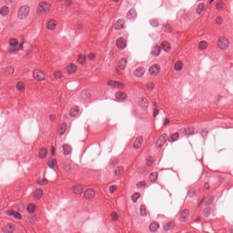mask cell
Listing matches in <instances>:
<instances>
[{
  "mask_svg": "<svg viewBox=\"0 0 233 233\" xmlns=\"http://www.w3.org/2000/svg\"><path fill=\"white\" fill-rule=\"evenodd\" d=\"M48 164V165L50 166V167H51V168H54V166L56 165V162L55 159H51L49 161Z\"/></svg>",
  "mask_w": 233,
  "mask_h": 233,
  "instance_id": "obj_48",
  "label": "cell"
},
{
  "mask_svg": "<svg viewBox=\"0 0 233 233\" xmlns=\"http://www.w3.org/2000/svg\"><path fill=\"white\" fill-rule=\"evenodd\" d=\"M73 190L75 194H81L83 191V188L81 185H76L73 187Z\"/></svg>",
  "mask_w": 233,
  "mask_h": 233,
  "instance_id": "obj_28",
  "label": "cell"
},
{
  "mask_svg": "<svg viewBox=\"0 0 233 233\" xmlns=\"http://www.w3.org/2000/svg\"><path fill=\"white\" fill-rule=\"evenodd\" d=\"M175 226V223L173 221H171L167 223L163 227V229L165 231H168L173 229Z\"/></svg>",
  "mask_w": 233,
  "mask_h": 233,
  "instance_id": "obj_27",
  "label": "cell"
},
{
  "mask_svg": "<svg viewBox=\"0 0 233 233\" xmlns=\"http://www.w3.org/2000/svg\"><path fill=\"white\" fill-rule=\"evenodd\" d=\"M107 84L109 85V86L115 87H124V84L122 83L119 82H117V81H109L108 82Z\"/></svg>",
  "mask_w": 233,
  "mask_h": 233,
  "instance_id": "obj_9",
  "label": "cell"
},
{
  "mask_svg": "<svg viewBox=\"0 0 233 233\" xmlns=\"http://www.w3.org/2000/svg\"><path fill=\"white\" fill-rule=\"evenodd\" d=\"M9 43L11 46L13 47H16V46L17 45V44L18 43V42L16 39L12 38L9 40Z\"/></svg>",
  "mask_w": 233,
  "mask_h": 233,
  "instance_id": "obj_46",
  "label": "cell"
},
{
  "mask_svg": "<svg viewBox=\"0 0 233 233\" xmlns=\"http://www.w3.org/2000/svg\"><path fill=\"white\" fill-rule=\"evenodd\" d=\"M47 153V148H43L40 150V152L39 153V156L40 158L43 159L46 158Z\"/></svg>",
  "mask_w": 233,
  "mask_h": 233,
  "instance_id": "obj_26",
  "label": "cell"
},
{
  "mask_svg": "<svg viewBox=\"0 0 233 233\" xmlns=\"http://www.w3.org/2000/svg\"><path fill=\"white\" fill-rule=\"evenodd\" d=\"M189 210L187 209H184L182 210L180 214V218L182 219H185L188 216L189 214Z\"/></svg>",
  "mask_w": 233,
  "mask_h": 233,
  "instance_id": "obj_34",
  "label": "cell"
},
{
  "mask_svg": "<svg viewBox=\"0 0 233 233\" xmlns=\"http://www.w3.org/2000/svg\"><path fill=\"white\" fill-rule=\"evenodd\" d=\"M145 73V69L143 67H139L134 72V75L137 77H141Z\"/></svg>",
  "mask_w": 233,
  "mask_h": 233,
  "instance_id": "obj_15",
  "label": "cell"
},
{
  "mask_svg": "<svg viewBox=\"0 0 233 233\" xmlns=\"http://www.w3.org/2000/svg\"><path fill=\"white\" fill-rule=\"evenodd\" d=\"M79 112V109L78 106H75L73 107L69 112V115L72 117H74L77 116Z\"/></svg>",
  "mask_w": 233,
  "mask_h": 233,
  "instance_id": "obj_11",
  "label": "cell"
},
{
  "mask_svg": "<svg viewBox=\"0 0 233 233\" xmlns=\"http://www.w3.org/2000/svg\"><path fill=\"white\" fill-rule=\"evenodd\" d=\"M95 57H96V55H95L94 53H90L88 56V58H89V59H90V60H94L95 58Z\"/></svg>",
  "mask_w": 233,
  "mask_h": 233,
  "instance_id": "obj_56",
  "label": "cell"
},
{
  "mask_svg": "<svg viewBox=\"0 0 233 233\" xmlns=\"http://www.w3.org/2000/svg\"><path fill=\"white\" fill-rule=\"evenodd\" d=\"M204 8H205V5L204 3L200 4L197 7V13L199 14H201L204 11Z\"/></svg>",
  "mask_w": 233,
  "mask_h": 233,
  "instance_id": "obj_39",
  "label": "cell"
},
{
  "mask_svg": "<svg viewBox=\"0 0 233 233\" xmlns=\"http://www.w3.org/2000/svg\"><path fill=\"white\" fill-rule=\"evenodd\" d=\"M208 47V44L205 41H202L198 44V48L202 50L205 49Z\"/></svg>",
  "mask_w": 233,
  "mask_h": 233,
  "instance_id": "obj_37",
  "label": "cell"
},
{
  "mask_svg": "<svg viewBox=\"0 0 233 233\" xmlns=\"http://www.w3.org/2000/svg\"><path fill=\"white\" fill-rule=\"evenodd\" d=\"M124 171V167L122 166H119L116 168L114 171V174L116 175H121Z\"/></svg>",
  "mask_w": 233,
  "mask_h": 233,
  "instance_id": "obj_40",
  "label": "cell"
},
{
  "mask_svg": "<svg viewBox=\"0 0 233 233\" xmlns=\"http://www.w3.org/2000/svg\"><path fill=\"white\" fill-rule=\"evenodd\" d=\"M159 227V224L157 222H154L150 224L149 227V229L151 232H155L158 229Z\"/></svg>",
  "mask_w": 233,
  "mask_h": 233,
  "instance_id": "obj_22",
  "label": "cell"
},
{
  "mask_svg": "<svg viewBox=\"0 0 233 233\" xmlns=\"http://www.w3.org/2000/svg\"><path fill=\"white\" fill-rule=\"evenodd\" d=\"M58 1H62V0H58Z\"/></svg>",
  "mask_w": 233,
  "mask_h": 233,
  "instance_id": "obj_64",
  "label": "cell"
},
{
  "mask_svg": "<svg viewBox=\"0 0 233 233\" xmlns=\"http://www.w3.org/2000/svg\"><path fill=\"white\" fill-rule=\"evenodd\" d=\"M51 152L53 155H54L55 154V148L54 147H52L51 148Z\"/></svg>",
  "mask_w": 233,
  "mask_h": 233,
  "instance_id": "obj_62",
  "label": "cell"
},
{
  "mask_svg": "<svg viewBox=\"0 0 233 233\" xmlns=\"http://www.w3.org/2000/svg\"><path fill=\"white\" fill-rule=\"evenodd\" d=\"M7 214L9 215H12L16 219H21L22 218V216L20 213L18 212H16L13 210H9L7 211Z\"/></svg>",
  "mask_w": 233,
  "mask_h": 233,
  "instance_id": "obj_24",
  "label": "cell"
},
{
  "mask_svg": "<svg viewBox=\"0 0 233 233\" xmlns=\"http://www.w3.org/2000/svg\"><path fill=\"white\" fill-rule=\"evenodd\" d=\"M55 118H56V116L54 115H51L50 116V119L51 121H54L55 120Z\"/></svg>",
  "mask_w": 233,
  "mask_h": 233,
  "instance_id": "obj_59",
  "label": "cell"
},
{
  "mask_svg": "<svg viewBox=\"0 0 233 233\" xmlns=\"http://www.w3.org/2000/svg\"><path fill=\"white\" fill-rule=\"evenodd\" d=\"M158 174L157 172H153L149 175V179L151 182L154 183L158 179Z\"/></svg>",
  "mask_w": 233,
  "mask_h": 233,
  "instance_id": "obj_31",
  "label": "cell"
},
{
  "mask_svg": "<svg viewBox=\"0 0 233 233\" xmlns=\"http://www.w3.org/2000/svg\"><path fill=\"white\" fill-rule=\"evenodd\" d=\"M113 1H114V2H116L118 1L119 0H113Z\"/></svg>",
  "mask_w": 233,
  "mask_h": 233,
  "instance_id": "obj_63",
  "label": "cell"
},
{
  "mask_svg": "<svg viewBox=\"0 0 233 233\" xmlns=\"http://www.w3.org/2000/svg\"><path fill=\"white\" fill-rule=\"evenodd\" d=\"M95 195V192L94 190L92 189H87L85 192V193L84 194V198L88 200H91L93 199Z\"/></svg>",
  "mask_w": 233,
  "mask_h": 233,
  "instance_id": "obj_7",
  "label": "cell"
},
{
  "mask_svg": "<svg viewBox=\"0 0 233 233\" xmlns=\"http://www.w3.org/2000/svg\"><path fill=\"white\" fill-rule=\"evenodd\" d=\"M116 186H115V185H112V186H111L110 187V188H109V191H110V193H114V192L116 191Z\"/></svg>",
  "mask_w": 233,
  "mask_h": 233,
  "instance_id": "obj_55",
  "label": "cell"
},
{
  "mask_svg": "<svg viewBox=\"0 0 233 233\" xmlns=\"http://www.w3.org/2000/svg\"><path fill=\"white\" fill-rule=\"evenodd\" d=\"M48 183V181L46 179H43L42 180H39L37 182V183L40 184V185H45L46 184H47Z\"/></svg>",
  "mask_w": 233,
  "mask_h": 233,
  "instance_id": "obj_54",
  "label": "cell"
},
{
  "mask_svg": "<svg viewBox=\"0 0 233 233\" xmlns=\"http://www.w3.org/2000/svg\"><path fill=\"white\" fill-rule=\"evenodd\" d=\"M50 5L46 2H41L37 8V12L39 14H42L47 12L50 9Z\"/></svg>",
  "mask_w": 233,
  "mask_h": 233,
  "instance_id": "obj_2",
  "label": "cell"
},
{
  "mask_svg": "<svg viewBox=\"0 0 233 233\" xmlns=\"http://www.w3.org/2000/svg\"><path fill=\"white\" fill-rule=\"evenodd\" d=\"M30 8L27 6H23L20 7L17 12V16L20 19L26 18L29 14Z\"/></svg>",
  "mask_w": 233,
  "mask_h": 233,
  "instance_id": "obj_1",
  "label": "cell"
},
{
  "mask_svg": "<svg viewBox=\"0 0 233 233\" xmlns=\"http://www.w3.org/2000/svg\"><path fill=\"white\" fill-rule=\"evenodd\" d=\"M183 63L181 61H178L176 62L175 65V69L177 71L181 70L183 67Z\"/></svg>",
  "mask_w": 233,
  "mask_h": 233,
  "instance_id": "obj_33",
  "label": "cell"
},
{
  "mask_svg": "<svg viewBox=\"0 0 233 233\" xmlns=\"http://www.w3.org/2000/svg\"><path fill=\"white\" fill-rule=\"evenodd\" d=\"M54 77L57 79H59L62 77V73L60 71H57L54 74Z\"/></svg>",
  "mask_w": 233,
  "mask_h": 233,
  "instance_id": "obj_51",
  "label": "cell"
},
{
  "mask_svg": "<svg viewBox=\"0 0 233 233\" xmlns=\"http://www.w3.org/2000/svg\"><path fill=\"white\" fill-rule=\"evenodd\" d=\"M78 61L81 64H83L86 62V58L83 55H80L78 57Z\"/></svg>",
  "mask_w": 233,
  "mask_h": 233,
  "instance_id": "obj_38",
  "label": "cell"
},
{
  "mask_svg": "<svg viewBox=\"0 0 233 233\" xmlns=\"http://www.w3.org/2000/svg\"><path fill=\"white\" fill-rule=\"evenodd\" d=\"M9 9L7 6H4L1 7L0 9V14L2 16H7L9 13Z\"/></svg>",
  "mask_w": 233,
  "mask_h": 233,
  "instance_id": "obj_30",
  "label": "cell"
},
{
  "mask_svg": "<svg viewBox=\"0 0 233 233\" xmlns=\"http://www.w3.org/2000/svg\"><path fill=\"white\" fill-rule=\"evenodd\" d=\"M161 48L165 51H169L171 48L170 44L167 41H164L161 43Z\"/></svg>",
  "mask_w": 233,
  "mask_h": 233,
  "instance_id": "obj_25",
  "label": "cell"
},
{
  "mask_svg": "<svg viewBox=\"0 0 233 233\" xmlns=\"http://www.w3.org/2000/svg\"><path fill=\"white\" fill-rule=\"evenodd\" d=\"M137 16V13L135 10L132 9L127 13V17L128 19L132 20L135 19Z\"/></svg>",
  "mask_w": 233,
  "mask_h": 233,
  "instance_id": "obj_18",
  "label": "cell"
},
{
  "mask_svg": "<svg viewBox=\"0 0 233 233\" xmlns=\"http://www.w3.org/2000/svg\"><path fill=\"white\" fill-rule=\"evenodd\" d=\"M127 64V60L124 58L120 59L118 62V65L119 68L121 70H124Z\"/></svg>",
  "mask_w": 233,
  "mask_h": 233,
  "instance_id": "obj_19",
  "label": "cell"
},
{
  "mask_svg": "<svg viewBox=\"0 0 233 233\" xmlns=\"http://www.w3.org/2000/svg\"><path fill=\"white\" fill-rule=\"evenodd\" d=\"M66 70L68 73L72 74L75 73L77 71V66L74 64H70L66 66Z\"/></svg>",
  "mask_w": 233,
  "mask_h": 233,
  "instance_id": "obj_10",
  "label": "cell"
},
{
  "mask_svg": "<svg viewBox=\"0 0 233 233\" xmlns=\"http://www.w3.org/2000/svg\"><path fill=\"white\" fill-rule=\"evenodd\" d=\"M154 159L152 157L148 156L146 160V164L148 166H151L153 164Z\"/></svg>",
  "mask_w": 233,
  "mask_h": 233,
  "instance_id": "obj_41",
  "label": "cell"
},
{
  "mask_svg": "<svg viewBox=\"0 0 233 233\" xmlns=\"http://www.w3.org/2000/svg\"><path fill=\"white\" fill-rule=\"evenodd\" d=\"M111 216L112 217V218L113 220L114 221H117V219H118V215L117 214V213L115 212H112L111 213Z\"/></svg>",
  "mask_w": 233,
  "mask_h": 233,
  "instance_id": "obj_47",
  "label": "cell"
},
{
  "mask_svg": "<svg viewBox=\"0 0 233 233\" xmlns=\"http://www.w3.org/2000/svg\"><path fill=\"white\" fill-rule=\"evenodd\" d=\"M210 213H211V210L209 207H206L203 210V214L206 217H208L210 215Z\"/></svg>",
  "mask_w": 233,
  "mask_h": 233,
  "instance_id": "obj_43",
  "label": "cell"
},
{
  "mask_svg": "<svg viewBox=\"0 0 233 233\" xmlns=\"http://www.w3.org/2000/svg\"><path fill=\"white\" fill-rule=\"evenodd\" d=\"M15 229L14 225L12 224H8L3 228L2 231L4 233H12L14 231Z\"/></svg>",
  "mask_w": 233,
  "mask_h": 233,
  "instance_id": "obj_12",
  "label": "cell"
},
{
  "mask_svg": "<svg viewBox=\"0 0 233 233\" xmlns=\"http://www.w3.org/2000/svg\"><path fill=\"white\" fill-rule=\"evenodd\" d=\"M125 24V21L124 19H119L116 21L115 24V28L116 30H120L124 28Z\"/></svg>",
  "mask_w": 233,
  "mask_h": 233,
  "instance_id": "obj_16",
  "label": "cell"
},
{
  "mask_svg": "<svg viewBox=\"0 0 233 233\" xmlns=\"http://www.w3.org/2000/svg\"><path fill=\"white\" fill-rule=\"evenodd\" d=\"M116 45L119 49H123L127 46V41L124 38L120 37L116 40Z\"/></svg>",
  "mask_w": 233,
  "mask_h": 233,
  "instance_id": "obj_6",
  "label": "cell"
},
{
  "mask_svg": "<svg viewBox=\"0 0 233 233\" xmlns=\"http://www.w3.org/2000/svg\"><path fill=\"white\" fill-rule=\"evenodd\" d=\"M204 188L207 189H210V186H209V183H206L205 184V185H204Z\"/></svg>",
  "mask_w": 233,
  "mask_h": 233,
  "instance_id": "obj_61",
  "label": "cell"
},
{
  "mask_svg": "<svg viewBox=\"0 0 233 233\" xmlns=\"http://www.w3.org/2000/svg\"><path fill=\"white\" fill-rule=\"evenodd\" d=\"M167 136L166 134H162L158 139L156 143V146L157 148L162 147L167 141Z\"/></svg>",
  "mask_w": 233,
  "mask_h": 233,
  "instance_id": "obj_4",
  "label": "cell"
},
{
  "mask_svg": "<svg viewBox=\"0 0 233 233\" xmlns=\"http://www.w3.org/2000/svg\"><path fill=\"white\" fill-rule=\"evenodd\" d=\"M140 214L143 216H145L147 215V212L145 207L144 205H141L140 207Z\"/></svg>",
  "mask_w": 233,
  "mask_h": 233,
  "instance_id": "obj_44",
  "label": "cell"
},
{
  "mask_svg": "<svg viewBox=\"0 0 233 233\" xmlns=\"http://www.w3.org/2000/svg\"><path fill=\"white\" fill-rule=\"evenodd\" d=\"M216 22L218 24H221L223 22V19L221 17L218 16L216 19Z\"/></svg>",
  "mask_w": 233,
  "mask_h": 233,
  "instance_id": "obj_57",
  "label": "cell"
},
{
  "mask_svg": "<svg viewBox=\"0 0 233 233\" xmlns=\"http://www.w3.org/2000/svg\"><path fill=\"white\" fill-rule=\"evenodd\" d=\"M217 45L218 47L221 49H226L229 46V43L228 40L225 37H220L218 41Z\"/></svg>",
  "mask_w": 233,
  "mask_h": 233,
  "instance_id": "obj_3",
  "label": "cell"
},
{
  "mask_svg": "<svg viewBox=\"0 0 233 233\" xmlns=\"http://www.w3.org/2000/svg\"><path fill=\"white\" fill-rule=\"evenodd\" d=\"M57 26V22L54 19L49 20L47 24V28L49 30H53L55 29Z\"/></svg>",
  "mask_w": 233,
  "mask_h": 233,
  "instance_id": "obj_13",
  "label": "cell"
},
{
  "mask_svg": "<svg viewBox=\"0 0 233 233\" xmlns=\"http://www.w3.org/2000/svg\"><path fill=\"white\" fill-rule=\"evenodd\" d=\"M179 135L177 132L172 134L168 138V141L171 142H174L177 139H178V138H179Z\"/></svg>",
  "mask_w": 233,
  "mask_h": 233,
  "instance_id": "obj_36",
  "label": "cell"
},
{
  "mask_svg": "<svg viewBox=\"0 0 233 233\" xmlns=\"http://www.w3.org/2000/svg\"><path fill=\"white\" fill-rule=\"evenodd\" d=\"M27 210L30 213H33L36 210V206L35 204H29L27 207Z\"/></svg>",
  "mask_w": 233,
  "mask_h": 233,
  "instance_id": "obj_35",
  "label": "cell"
},
{
  "mask_svg": "<svg viewBox=\"0 0 233 233\" xmlns=\"http://www.w3.org/2000/svg\"><path fill=\"white\" fill-rule=\"evenodd\" d=\"M185 132L188 134H191L194 132V129L193 128H189L185 130Z\"/></svg>",
  "mask_w": 233,
  "mask_h": 233,
  "instance_id": "obj_52",
  "label": "cell"
},
{
  "mask_svg": "<svg viewBox=\"0 0 233 233\" xmlns=\"http://www.w3.org/2000/svg\"><path fill=\"white\" fill-rule=\"evenodd\" d=\"M115 97L119 100H124L127 97V95L124 92H119L116 93Z\"/></svg>",
  "mask_w": 233,
  "mask_h": 233,
  "instance_id": "obj_17",
  "label": "cell"
},
{
  "mask_svg": "<svg viewBox=\"0 0 233 233\" xmlns=\"http://www.w3.org/2000/svg\"><path fill=\"white\" fill-rule=\"evenodd\" d=\"M34 197L37 199H40L43 196V191L42 189H38L35 191L34 194Z\"/></svg>",
  "mask_w": 233,
  "mask_h": 233,
  "instance_id": "obj_32",
  "label": "cell"
},
{
  "mask_svg": "<svg viewBox=\"0 0 233 233\" xmlns=\"http://www.w3.org/2000/svg\"><path fill=\"white\" fill-rule=\"evenodd\" d=\"M143 138L142 136H139L138 138L136 139V141H135L133 146L136 149H138L143 144Z\"/></svg>",
  "mask_w": 233,
  "mask_h": 233,
  "instance_id": "obj_14",
  "label": "cell"
},
{
  "mask_svg": "<svg viewBox=\"0 0 233 233\" xmlns=\"http://www.w3.org/2000/svg\"><path fill=\"white\" fill-rule=\"evenodd\" d=\"M195 194V192L194 190H191L189 191V195L190 196H193Z\"/></svg>",
  "mask_w": 233,
  "mask_h": 233,
  "instance_id": "obj_58",
  "label": "cell"
},
{
  "mask_svg": "<svg viewBox=\"0 0 233 233\" xmlns=\"http://www.w3.org/2000/svg\"><path fill=\"white\" fill-rule=\"evenodd\" d=\"M140 194L139 193H136L134 194L132 196V199L134 202H136L137 200L140 198Z\"/></svg>",
  "mask_w": 233,
  "mask_h": 233,
  "instance_id": "obj_45",
  "label": "cell"
},
{
  "mask_svg": "<svg viewBox=\"0 0 233 233\" xmlns=\"http://www.w3.org/2000/svg\"><path fill=\"white\" fill-rule=\"evenodd\" d=\"M64 153L65 155H68L72 152V148L69 144H65L62 146Z\"/></svg>",
  "mask_w": 233,
  "mask_h": 233,
  "instance_id": "obj_23",
  "label": "cell"
},
{
  "mask_svg": "<svg viewBox=\"0 0 233 233\" xmlns=\"http://www.w3.org/2000/svg\"><path fill=\"white\" fill-rule=\"evenodd\" d=\"M146 182L144 181H142V182L139 183H138L137 184V186L138 188L141 189V188H143L145 187L146 186Z\"/></svg>",
  "mask_w": 233,
  "mask_h": 233,
  "instance_id": "obj_50",
  "label": "cell"
},
{
  "mask_svg": "<svg viewBox=\"0 0 233 233\" xmlns=\"http://www.w3.org/2000/svg\"><path fill=\"white\" fill-rule=\"evenodd\" d=\"M25 84L22 82H19L17 83L16 85V88L19 90V91H22V90H23L25 88Z\"/></svg>",
  "mask_w": 233,
  "mask_h": 233,
  "instance_id": "obj_42",
  "label": "cell"
},
{
  "mask_svg": "<svg viewBox=\"0 0 233 233\" xmlns=\"http://www.w3.org/2000/svg\"><path fill=\"white\" fill-rule=\"evenodd\" d=\"M160 67L158 64H154L149 69V72L151 75H156L159 73Z\"/></svg>",
  "mask_w": 233,
  "mask_h": 233,
  "instance_id": "obj_8",
  "label": "cell"
},
{
  "mask_svg": "<svg viewBox=\"0 0 233 233\" xmlns=\"http://www.w3.org/2000/svg\"><path fill=\"white\" fill-rule=\"evenodd\" d=\"M33 76L35 79L38 81H43L46 78L45 74L39 70H35L33 72Z\"/></svg>",
  "mask_w": 233,
  "mask_h": 233,
  "instance_id": "obj_5",
  "label": "cell"
},
{
  "mask_svg": "<svg viewBox=\"0 0 233 233\" xmlns=\"http://www.w3.org/2000/svg\"><path fill=\"white\" fill-rule=\"evenodd\" d=\"M161 51V47L157 45L154 46L151 51L152 54L154 56H158L160 54Z\"/></svg>",
  "mask_w": 233,
  "mask_h": 233,
  "instance_id": "obj_21",
  "label": "cell"
},
{
  "mask_svg": "<svg viewBox=\"0 0 233 233\" xmlns=\"http://www.w3.org/2000/svg\"><path fill=\"white\" fill-rule=\"evenodd\" d=\"M213 197L210 196L209 197L208 199H207V200L206 201L205 203V206H208L210 204H211V203L212 202V201H213Z\"/></svg>",
  "mask_w": 233,
  "mask_h": 233,
  "instance_id": "obj_49",
  "label": "cell"
},
{
  "mask_svg": "<svg viewBox=\"0 0 233 233\" xmlns=\"http://www.w3.org/2000/svg\"><path fill=\"white\" fill-rule=\"evenodd\" d=\"M139 104L140 107L143 109H146L148 107V101L146 100V99L144 97H142L140 99L139 101Z\"/></svg>",
  "mask_w": 233,
  "mask_h": 233,
  "instance_id": "obj_20",
  "label": "cell"
},
{
  "mask_svg": "<svg viewBox=\"0 0 233 233\" xmlns=\"http://www.w3.org/2000/svg\"><path fill=\"white\" fill-rule=\"evenodd\" d=\"M148 89H149V90H152L151 88L152 89L153 88V83H152L149 84V85L148 86Z\"/></svg>",
  "mask_w": 233,
  "mask_h": 233,
  "instance_id": "obj_60",
  "label": "cell"
},
{
  "mask_svg": "<svg viewBox=\"0 0 233 233\" xmlns=\"http://www.w3.org/2000/svg\"><path fill=\"white\" fill-rule=\"evenodd\" d=\"M163 28H164V30H166L167 32H171L172 31V28L169 25L166 24L163 25Z\"/></svg>",
  "mask_w": 233,
  "mask_h": 233,
  "instance_id": "obj_53",
  "label": "cell"
},
{
  "mask_svg": "<svg viewBox=\"0 0 233 233\" xmlns=\"http://www.w3.org/2000/svg\"><path fill=\"white\" fill-rule=\"evenodd\" d=\"M66 124L65 123H64L61 124L59 129V134L60 135H62L65 132L66 130Z\"/></svg>",
  "mask_w": 233,
  "mask_h": 233,
  "instance_id": "obj_29",
  "label": "cell"
}]
</instances>
